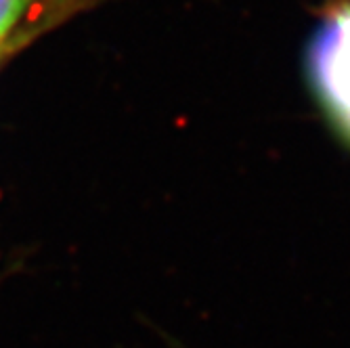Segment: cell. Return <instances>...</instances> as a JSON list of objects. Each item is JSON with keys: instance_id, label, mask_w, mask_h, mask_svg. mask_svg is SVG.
Instances as JSON below:
<instances>
[{"instance_id": "6da1fadb", "label": "cell", "mask_w": 350, "mask_h": 348, "mask_svg": "<svg viewBox=\"0 0 350 348\" xmlns=\"http://www.w3.org/2000/svg\"><path fill=\"white\" fill-rule=\"evenodd\" d=\"M304 78L336 137L350 149V0H329L304 44Z\"/></svg>"}, {"instance_id": "7a4b0ae2", "label": "cell", "mask_w": 350, "mask_h": 348, "mask_svg": "<svg viewBox=\"0 0 350 348\" xmlns=\"http://www.w3.org/2000/svg\"><path fill=\"white\" fill-rule=\"evenodd\" d=\"M29 3L31 0H0V42L7 38Z\"/></svg>"}]
</instances>
